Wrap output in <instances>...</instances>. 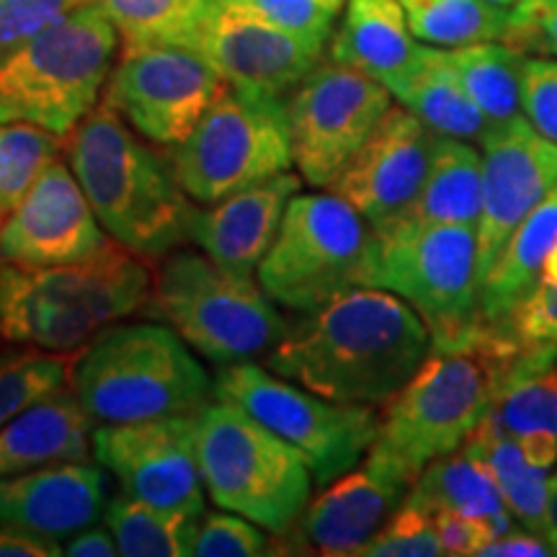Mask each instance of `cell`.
Masks as SVG:
<instances>
[{"mask_svg": "<svg viewBox=\"0 0 557 557\" xmlns=\"http://www.w3.org/2000/svg\"><path fill=\"white\" fill-rule=\"evenodd\" d=\"M462 449L470 451L491 472L521 529L545 537L549 472L529 465L517 438L493 426L485 416Z\"/></svg>", "mask_w": 557, "mask_h": 557, "instance_id": "f1b7e54d", "label": "cell"}, {"mask_svg": "<svg viewBox=\"0 0 557 557\" xmlns=\"http://www.w3.org/2000/svg\"><path fill=\"white\" fill-rule=\"evenodd\" d=\"M413 37L431 47H465L500 41L508 9L491 0H400Z\"/></svg>", "mask_w": 557, "mask_h": 557, "instance_id": "1f68e13d", "label": "cell"}, {"mask_svg": "<svg viewBox=\"0 0 557 557\" xmlns=\"http://www.w3.org/2000/svg\"><path fill=\"white\" fill-rule=\"evenodd\" d=\"M410 485L364 465L323 487L287 532L274 534V555L357 557L406 500Z\"/></svg>", "mask_w": 557, "mask_h": 557, "instance_id": "ffe728a7", "label": "cell"}, {"mask_svg": "<svg viewBox=\"0 0 557 557\" xmlns=\"http://www.w3.org/2000/svg\"><path fill=\"white\" fill-rule=\"evenodd\" d=\"M521 111L557 145V58H527L521 67Z\"/></svg>", "mask_w": 557, "mask_h": 557, "instance_id": "60d3db41", "label": "cell"}, {"mask_svg": "<svg viewBox=\"0 0 557 557\" xmlns=\"http://www.w3.org/2000/svg\"><path fill=\"white\" fill-rule=\"evenodd\" d=\"M521 455L529 465L540 470H553L557 465V434L555 431L547 429H537V431H529V434H521L517 438Z\"/></svg>", "mask_w": 557, "mask_h": 557, "instance_id": "c3c4849f", "label": "cell"}, {"mask_svg": "<svg viewBox=\"0 0 557 557\" xmlns=\"http://www.w3.org/2000/svg\"><path fill=\"white\" fill-rule=\"evenodd\" d=\"M94 455L129 498L205 513L197 413L96 426Z\"/></svg>", "mask_w": 557, "mask_h": 557, "instance_id": "2e32d148", "label": "cell"}, {"mask_svg": "<svg viewBox=\"0 0 557 557\" xmlns=\"http://www.w3.org/2000/svg\"><path fill=\"white\" fill-rule=\"evenodd\" d=\"M197 447L201 483L222 511L282 534L308 508L315 485L308 459L233 403L197 410Z\"/></svg>", "mask_w": 557, "mask_h": 557, "instance_id": "ba28073f", "label": "cell"}, {"mask_svg": "<svg viewBox=\"0 0 557 557\" xmlns=\"http://www.w3.org/2000/svg\"><path fill=\"white\" fill-rule=\"evenodd\" d=\"M504 333L513 346L511 382L527 380L532 374L545 372L557 361V284L537 278L532 289L513 305L511 312L491 325ZM504 385V387H506Z\"/></svg>", "mask_w": 557, "mask_h": 557, "instance_id": "d6a6232c", "label": "cell"}, {"mask_svg": "<svg viewBox=\"0 0 557 557\" xmlns=\"http://www.w3.org/2000/svg\"><path fill=\"white\" fill-rule=\"evenodd\" d=\"M483 207L475 225L478 278L498 261L500 250L534 207L557 186V145L527 116L493 124L480 139Z\"/></svg>", "mask_w": 557, "mask_h": 557, "instance_id": "e0dca14e", "label": "cell"}, {"mask_svg": "<svg viewBox=\"0 0 557 557\" xmlns=\"http://www.w3.org/2000/svg\"><path fill=\"white\" fill-rule=\"evenodd\" d=\"M212 382L214 398L259 418L308 459L320 487L357 468L380 434L374 406L329 400L250 361L222 367Z\"/></svg>", "mask_w": 557, "mask_h": 557, "instance_id": "7c38bea8", "label": "cell"}, {"mask_svg": "<svg viewBox=\"0 0 557 557\" xmlns=\"http://www.w3.org/2000/svg\"><path fill=\"white\" fill-rule=\"evenodd\" d=\"M434 527L444 555H480L487 547V542L496 540V532H493L491 524L468 517V513L449 511V508L434 511Z\"/></svg>", "mask_w": 557, "mask_h": 557, "instance_id": "ee69618b", "label": "cell"}, {"mask_svg": "<svg viewBox=\"0 0 557 557\" xmlns=\"http://www.w3.org/2000/svg\"><path fill=\"white\" fill-rule=\"evenodd\" d=\"M377 240L372 287L406 299L426 323L434 351H462L475 344L485 329L475 227L403 225Z\"/></svg>", "mask_w": 557, "mask_h": 557, "instance_id": "30bf717a", "label": "cell"}, {"mask_svg": "<svg viewBox=\"0 0 557 557\" xmlns=\"http://www.w3.org/2000/svg\"><path fill=\"white\" fill-rule=\"evenodd\" d=\"M150 145L101 103L70 132L62 150L109 238L145 261L165 259L184 246L197 209L173 160Z\"/></svg>", "mask_w": 557, "mask_h": 557, "instance_id": "7a4b0ae2", "label": "cell"}, {"mask_svg": "<svg viewBox=\"0 0 557 557\" xmlns=\"http://www.w3.org/2000/svg\"><path fill=\"white\" fill-rule=\"evenodd\" d=\"M416 52L400 0H348L329 50L333 62L357 67L385 88L406 73Z\"/></svg>", "mask_w": 557, "mask_h": 557, "instance_id": "cb8c5ba5", "label": "cell"}, {"mask_svg": "<svg viewBox=\"0 0 557 557\" xmlns=\"http://www.w3.org/2000/svg\"><path fill=\"white\" fill-rule=\"evenodd\" d=\"M94 0H0V50L34 37Z\"/></svg>", "mask_w": 557, "mask_h": 557, "instance_id": "7bdbcfd3", "label": "cell"}, {"mask_svg": "<svg viewBox=\"0 0 557 557\" xmlns=\"http://www.w3.org/2000/svg\"><path fill=\"white\" fill-rule=\"evenodd\" d=\"M511 372V341L491 325L470 348L431 351L413 380L387 400L364 465L413 485L434 459L465 447Z\"/></svg>", "mask_w": 557, "mask_h": 557, "instance_id": "3957f363", "label": "cell"}, {"mask_svg": "<svg viewBox=\"0 0 557 557\" xmlns=\"http://www.w3.org/2000/svg\"><path fill=\"white\" fill-rule=\"evenodd\" d=\"M387 90L393 99H398L431 132L442 137L480 143L493 127V122L478 109V103L470 99L468 90L444 62L442 47L418 45L413 62L406 73L389 83Z\"/></svg>", "mask_w": 557, "mask_h": 557, "instance_id": "d4e9b609", "label": "cell"}, {"mask_svg": "<svg viewBox=\"0 0 557 557\" xmlns=\"http://www.w3.org/2000/svg\"><path fill=\"white\" fill-rule=\"evenodd\" d=\"M70 385L96 426L197 413L214 382L169 323H114L73 361Z\"/></svg>", "mask_w": 557, "mask_h": 557, "instance_id": "5b68a950", "label": "cell"}, {"mask_svg": "<svg viewBox=\"0 0 557 557\" xmlns=\"http://www.w3.org/2000/svg\"><path fill=\"white\" fill-rule=\"evenodd\" d=\"M377 233L336 194H295L256 278L276 305L310 312L357 287H372Z\"/></svg>", "mask_w": 557, "mask_h": 557, "instance_id": "9c48e42d", "label": "cell"}, {"mask_svg": "<svg viewBox=\"0 0 557 557\" xmlns=\"http://www.w3.org/2000/svg\"><path fill=\"white\" fill-rule=\"evenodd\" d=\"M191 555L197 557H256L271 555V540L259 524L233 511L201 513Z\"/></svg>", "mask_w": 557, "mask_h": 557, "instance_id": "f35d334b", "label": "cell"}, {"mask_svg": "<svg viewBox=\"0 0 557 557\" xmlns=\"http://www.w3.org/2000/svg\"><path fill=\"white\" fill-rule=\"evenodd\" d=\"M70 354L21 344L0 351V429L34 403L70 385Z\"/></svg>", "mask_w": 557, "mask_h": 557, "instance_id": "e575fe53", "label": "cell"}, {"mask_svg": "<svg viewBox=\"0 0 557 557\" xmlns=\"http://www.w3.org/2000/svg\"><path fill=\"white\" fill-rule=\"evenodd\" d=\"M120 50V32L86 3L34 37L0 50V122H26L65 139L96 107Z\"/></svg>", "mask_w": 557, "mask_h": 557, "instance_id": "8992f818", "label": "cell"}, {"mask_svg": "<svg viewBox=\"0 0 557 557\" xmlns=\"http://www.w3.org/2000/svg\"><path fill=\"white\" fill-rule=\"evenodd\" d=\"M197 513L160 508L116 493L103 511V524L114 534L124 557H186L191 555L199 527Z\"/></svg>", "mask_w": 557, "mask_h": 557, "instance_id": "4dcf8cb0", "label": "cell"}, {"mask_svg": "<svg viewBox=\"0 0 557 557\" xmlns=\"http://www.w3.org/2000/svg\"><path fill=\"white\" fill-rule=\"evenodd\" d=\"M225 86L218 67L191 47L145 45L122 50L101 103L148 143L176 148Z\"/></svg>", "mask_w": 557, "mask_h": 557, "instance_id": "5bb4252c", "label": "cell"}, {"mask_svg": "<svg viewBox=\"0 0 557 557\" xmlns=\"http://www.w3.org/2000/svg\"><path fill=\"white\" fill-rule=\"evenodd\" d=\"M500 41L527 58H557V0H517Z\"/></svg>", "mask_w": 557, "mask_h": 557, "instance_id": "ab89813d", "label": "cell"}, {"mask_svg": "<svg viewBox=\"0 0 557 557\" xmlns=\"http://www.w3.org/2000/svg\"><path fill=\"white\" fill-rule=\"evenodd\" d=\"M491 3H496V5H500V9H511L513 3H517V0H491Z\"/></svg>", "mask_w": 557, "mask_h": 557, "instance_id": "f907efd6", "label": "cell"}, {"mask_svg": "<svg viewBox=\"0 0 557 557\" xmlns=\"http://www.w3.org/2000/svg\"><path fill=\"white\" fill-rule=\"evenodd\" d=\"M434 139L436 132L413 111L393 103L329 191L357 209L374 233H387L398 227L416 205L429 176Z\"/></svg>", "mask_w": 557, "mask_h": 557, "instance_id": "ac0fdd59", "label": "cell"}, {"mask_svg": "<svg viewBox=\"0 0 557 557\" xmlns=\"http://www.w3.org/2000/svg\"><path fill=\"white\" fill-rule=\"evenodd\" d=\"M145 308L218 367L267 357L289 329L253 276L227 271L205 250H171Z\"/></svg>", "mask_w": 557, "mask_h": 557, "instance_id": "52a82bcc", "label": "cell"}, {"mask_svg": "<svg viewBox=\"0 0 557 557\" xmlns=\"http://www.w3.org/2000/svg\"><path fill=\"white\" fill-rule=\"evenodd\" d=\"M150 289L148 261L116 240L70 267L0 263V338L58 354L81 351L103 329L143 310Z\"/></svg>", "mask_w": 557, "mask_h": 557, "instance_id": "277c9868", "label": "cell"}, {"mask_svg": "<svg viewBox=\"0 0 557 557\" xmlns=\"http://www.w3.org/2000/svg\"><path fill=\"white\" fill-rule=\"evenodd\" d=\"M65 555L67 557H114L120 555L114 534L109 532V527H96L90 524L81 532H75L73 537L65 540Z\"/></svg>", "mask_w": 557, "mask_h": 557, "instance_id": "7dc6e473", "label": "cell"}, {"mask_svg": "<svg viewBox=\"0 0 557 557\" xmlns=\"http://www.w3.org/2000/svg\"><path fill=\"white\" fill-rule=\"evenodd\" d=\"M447 62L468 96L493 124L508 122L521 111V54L504 41H478V45L449 47L444 50Z\"/></svg>", "mask_w": 557, "mask_h": 557, "instance_id": "f546056e", "label": "cell"}, {"mask_svg": "<svg viewBox=\"0 0 557 557\" xmlns=\"http://www.w3.org/2000/svg\"><path fill=\"white\" fill-rule=\"evenodd\" d=\"M67 160L54 158L18 207L0 222V263L24 269L70 267L109 246Z\"/></svg>", "mask_w": 557, "mask_h": 557, "instance_id": "d6986e66", "label": "cell"}, {"mask_svg": "<svg viewBox=\"0 0 557 557\" xmlns=\"http://www.w3.org/2000/svg\"><path fill=\"white\" fill-rule=\"evenodd\" d=\"M408 496L426 506L431 513L438 508H449V511L468 513V517L485 521L493 527L496 537L517 529L513 527L517 519H513L498 483L465 449L434 459L410 485Z\"/></svg>", "mask_w": 557, "mask_h": 557, "instance_id": "83f0119b", "label": "cell"}, {"mask_svg": "<svg viewBox=\"0 0 557 557\" xmlns=\"http://www.w3.org/2000/svg\"><path fill=\"white\" fill-rule=\"evenodd\" d=\"M483 207V152L468 139H434L429 176L403 225H478ZM395 230V227H393ZM389 233V230H387ZM385 235V233H382Z\"/></svg>", "mask_w": 557, "mask_h": 557, "instance_id": "484cf974", "label": "cell"}, {"mask_svg": "<svg viewBox=\"0 0 557 557\" xmlns=\"http://www.w3.org/2000/svg\"><path fill=\"white\" fill-rule=\"evenodd\" d=\"M299 315L263 367L336 403L387 406L434 351L421 315L382 287L344 292Z\"/></svg>", "mask_w": 557, "mask_h": 557, "instance_id": "6da1fadb", "label": "cell"}, {"mask_svg": "<svg viewBox=\"0 0 557 557\" xmlns=\"http://www.w3.org/2000/svg\"><path fill=\"white\" fill-rule=\"evenodd\" d=\"M557 246V186L517 227L498 261L480 284V315L485 325H498L513 305L537 282L542 261Z\"/></svg>", "mask_w": 557, "mask_h": 557, "instance_id": "4316f807", "label": "cell"}, {"mask_svg": "<svg viewBox=\"0 0 557 557\" xmlns=\"http://www.w3.org/2000/svg\"><path fill=\"white\" fill-rule=\"evenodd\" d=\"M545 540L553 547V555H557V470L549 478V491H547V524H545Z\"/></svg>", "mask_w": 557, "mask_h": 557, "instance_id": "681fc988", "label": "cell"}, {"mask_svg": "<svg viewBox=\"0 0 557 557\" xmlns=\"http://www.w3.org/2000/svg\"><path fill=\"white\" fill-rule=\"evenodd\" d=\"M191 50L205 54L227 86L284 99L323 62L325 45L284 29L253 0H209Z\"/></svg>", "mask_w": 557, "mask_h": 557, "instance_id": "9a60e30c", "label": "cell"}, {"mask_svg": "<svg viewBox=\"0 0 557 557\" xmlns=\"http://www.w3.org/2000/svg\"><path fill=\"white\" fill-rule=\"evenodd\" d=\"M65 150V139L26 122H0V222Z\"/></svg>", "mask_w": 557, "mask_h": 557, "instance_id": "d590c367", "label": "cell"}, {"mask_svg": "<svg viewBox=\"0 0 557 557\" xmlns=\"http://www.w3.org/2000/svg\"><path fill=\"white\" fill-rule=\"evenodd\" d=\"M480 555H491V557H547L553 555V547L549 542L542 537V534H534L524 529V532H511L500 534V537L487 542V547Z\"/></svg>", "mask_w": 557, "mask_h": 557, "instance_id": "bcb514c9", "label": "cell"}, {"mask_svg": "<svg viewBox=\"0 0 557 557\" xmlns=\"http://www.w3.org/2000/svg\"><path fill=\"white\" fill-rule=\"evenodd\" d=\"M389 107L393 94L377 78L320 62L287 99L292 160L305 184L329 189Z\"/></svg>", "mask_w": 557, "mask_h": 557, "instance_id": "4fadbf2b", "label": "cell"}, {"mask_svg": "<svg viewBox=\"0 0 557 557\" xmlns=\"http://www.w3.org/2000/svg\"><path fill=\"white\" fill-rule=\"evenodd\" d=\"M65 555L60 540L32 532L11 521H0V557H60Z\"/></svg>", "mask_w": 557, "mask_h": 557, "instance_id": "f6af8a7d", "label": "cell"}, {"mask_svg": "<svg viewBox=\"0 0 557 557\" xmlns=\"http://www.w3.org/2000/svg\"><path fill=\"white\" fill-rule=\"evenodd\" d=\"M438 542L434 513L418 500L406 496L395 508V513L385 521V527L361 547L357 557H438Z\"/></svg>", "mask_w": 557, "mask_h": 557, "instance_id": "74e56055", "label": "cell"}, {"mask_svg": "<svg viewBox=\"0 0 557 557\" xmlns=\"http://www.w3.org/2000/svg\"><path fill=\"white\" fill-rule=\"evenodd\" d=\"M94 429L73 385H65L0 429V480L65 462H88Z\"/></svg>", "mask_w": 557, "mask_h": 557, "instance_id": "603a6c76", "label": "cell"}, {"mask_svg": "<svg viewBox=\"0 0 557 557\" xmlns=\"http://www.w3.org/2000/svg\"><path fill=\"white\" fill-rule=\"evenodd\" d=\"M346 3L348 0H253L256 9H261L284 29L318 41V45H325L331 39L333 24Z\"/></svg>", "mask_w": 557, "mask_h": 557, "instance_id": "b9f144b4", "label": "cell"}, {"mask_svg": "<svg viewBox=\"0 0 557 557\" xmlns=\"http://www.w3.org/2000/svg\"><path fill=\"white\" fill-rule=\"evenodd\" d=\"M171 160L197 205H214L289 171L295 160L287 101L225 86Z\"/></svg>", "mask_w": 557, "mask_h": 557, "instance_id": "8fae6325", "label": "cell"}, {"mask_svg": "<svg viewBox=\"0 0 557 557\" xmlns=\"http://www.w3.org/2000/svg\"><path fill=\"white\" fill-rule=\"evenodd\" d=\"M299 186L302 176L284 171L233 197L205 205V209L197 207L191 214L189 240L227 271L253 276L274 246Z\"/></svg>", "mask_w": 557, "mask_h": 557, "instance_id": "44dd1931", "label": "cell"}, {"mask_svg": "<svg viewBox=\"0 0 557 557\" xmlns=\"http://www.w3.org/2000/svg\"><path fill=\"white\" fill-rule=\"evenodd\" d=\"M103 465L65 462L0 480V521L54 540L96 524L109 504Z\"/></svg>", "mask_w": 557, "mask_h": 557, "instance_id": "7402d4cb", "label": "cell"}, {"mask_svg": "<svg viewBox=\"0 0 557 557\" xmlns=\"http://www.w3.org/2000/svg\"><path fill=\"white\" fill-rule=\"evenodd\" d=\"M114 21L122 50L145 45L191 47L209 0H94Z\"/></svg>", "mask_w": 557, "mask_h": 557, "instance_id": "836d02e7", "label": "cell"}, {"mask_svg": "<svg viewBox=\"0 0 557 557\" xmlns=\"http://www.w3.org/2000/svg\"><path fill=\"white\" fill-rule=\"evenodd\" d=\"M485 418L513 438L537 429L557 434V367L500 387Z\"/></svg>", "mask_w": 557, "mask_h": 557, "instance_id": "8d00e7d4", "label": "cell"}]
</instances>
